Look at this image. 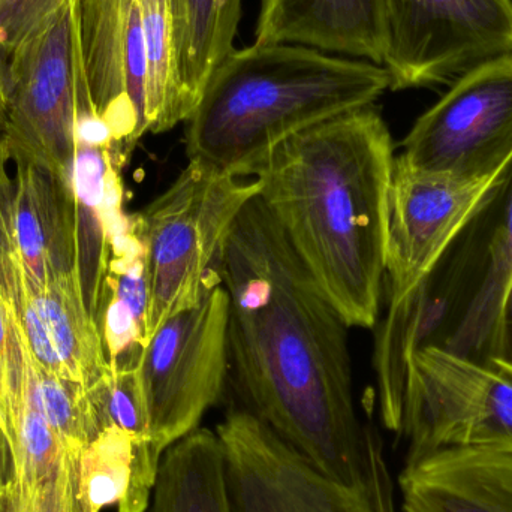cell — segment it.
I'll return each instance as SVG.
<instances>
[{
	"label": "cell",
	"mask_w": 512,
	"mask_h": 512,
	"mask_svg": "<svg viewBox=\"0 0 512 512\" xmlns=\"http://www.w3.org/2000/svg\"><path fill=\"white\" fill-rule=\"evenodd\" d=\"M90 98L123 159L147 132V56L140 0H81Z\"/></svg>",
	"instance_id": "9a60e30c"
},
{
	"label": "cell",
	"mask_w": 512,
	"mask_h": 512,
	"mask_svg": "<svg viewBox=\"0 0 512 512\" xmlns=\"http://www.w3.org/2000/svg\"><path fill=\"white\" fill-rule=\"evenodd\" d=\"M259 191L256 179L189 161L177 179L135 215L149 274L147 340L162 322L200 301L207 283L218 274L234 224Z\"/></svg>",
	"instance_id": "5b68a950"
},
{
	"label": "cell",
	"mask_w": 512,
	"mask_h": 512,
	"mask_svg": "<svg viewBox=\"0 0 512 512\" xmlns=\"http://www.w3.org/2000/svg\"><path fill=\"white\" fill-rule=\"evenodd\" d=\"M390 89L387 69L367 60L289 44L233 50L186 122V156L251 177L283 141L369 107Z\"/></svg>",
	"instance_id": "3957f363"
},
{
	"label": "cell",
	"mask_w": 512,
	"mask_h": 512,
	"mask_svg": "<svg viewBox=\"0 0 512 512\" xmlns=\"http://www.w3.org/2000/svg\"><path fill=\"white\" fill-rule=\"evenodd\" d=\"M400 512H512V444L450 448L403 466Z\"/></svg>",
	"instance_id": "2e32d148"
},
{
	"label": "cell",
	"mask_w": 512,
	"mask_h": 512,
	"mask_svg": "<svg viewBox=\"0 0 512 512\" xmlns=\"http://www.w3.org/2000/svg\"><path fill=\"white\" fill-rule=\"evenodd\" d=\"M234 512H376L369 490L322 474L248 409L219 424Z\"/></svg>",
	"instance_id": "8fae6325"
},
{
	"label": "cell",
	"mask_w": 512,
	"mask_h": 512,
	"mask_svg": "<svg viewBox=\"0 0 512 512\" xmlns=\"http://www.w3.org/2000/svg\"><path fill=\"white\" fill-rule=\"evenodd\" d=\"M511 2H512V0H511Z\"/></svg>",
	"instance_id": "1f68e13d"
},
{
	"label": "cell",
	"mask_w": 512,
	"mask_h": 512,
	"mask_svg": "<svg viewBox=\"0 0 512 512\" xmlns=\"http://www.w3.org/2000/svg\"><path fill=\"white\" fill-rule=\"evenodd\" d=\"M8 65L6 146L69 182L78 114L92 102L81 50L80 2L65 3L33 30L9 53Z\"/></svg>",
	"instance_id": "8992f818"
},
{
	"label": "cell",
	"mask_w": 512,
	"mask_h": 512,
	"mask_svg": "<svg viewBox=\"0 0 512 512\" xmlns=\"http://www.w3.org/2000/svg\"><path fill=\"white\" fill-rule=\"evenodd\" d=\"M376 512H399L397 510L396 499L390 493H381L375 499Z\"/></svg>",
	"instance_id": "f546056e"
},
{
	"label": "cell",
	"mask_w": 512,
	"mask_h": 512,
	"mask_svg": "<svg viewBox=\"0 0 512 512\" xmlns=\"http://www.w3.org/2000/svg\"><path fill=\"white\" fill-rule=\"evenodd\" d=\"M11 477V457H9L8 445H6L2 429H0V511H2L3 495H5L6 486Z\"/></svg>",
	"instance_id": "f1b7e54d"
},
{
	"label": "cell",
	"mask_w": 512,
	"mask_h": 512,
	"mask_svg": "<svg viewBox=\"0 0 512 512\" xmlns=\"http://www.w3.org/2000/svg\"><path fill=\"white\" fill-rule=\"evenodd\" d=\"M71 451L62 477L42 489L21 492L14 480L8 481L0 512H81L75 487V454Z\"/></svg>",
	"instance_id": "d4e9b609"
},
{
	"label": "cell",
	"mask_w": 512,
	"mask_h": 512,
	"mask_svg": "<svg viewBox=\"0 0 512 512\" xmlns=\"http://www.w3.org/2000/svg\"><path fill=\"white\" fill-rule=\"evenodd\" d=\"M405 465L450 448L512 444V370L438 346L411 355L402 424Z\"/></svg>",
	"instance_id": "ba28073f"
},
{
	"label": "cell",
	"mask_w": 512,
	"mask_h": 512,
	"mask_svg": "<svg viewBox=\"0 0 512 512\" xmlns=\"http://www.w3.org/2000/svg\"><path fill=\"white\" fill-rule=\"evenodd\" d=\"M402 158L457 179L499 176L512 159V57L465 75L412 126Z\"/></svg>",
	"instance_id": "30bf717a"
},
{
	"label": "cell",
	"mask_w": 512,
	"mask_h": 512,
	"mask_svg": "<svg viewBox=\"0 0 512 512\" xmlns=\"http://www.w3.org/2000/svg\"><path fill=\"white\" fill-rule=\"evenodd\" d=\"M218 271L230 297V366L248 411L322 474L369 490L349 327L259 195L234 224Z\"/></svg>",
	"instance_id": "6da1fadb"
},
{
	"label": "cell",
	"mask_w": 512,
	"mask_h": 512,
	"mask_svg": "<svg viewBox=\"0 0 512 512\" xmlns=\"http://www.w3.org/2000/svg\"><path fill=\"white\" fill-rule=\"evenodd\" d=\"M0 140H2V129H0Z\"/></svg>",
	"instance_id": "4dcf8cb0"
},
{
	"label": "cell",
	"mask_w": 512,
	"mask_h": 512,
	"mask_svg": "<svg viewBox=\"0 0 512 512\" xmlns=\"http://www.w3.org/2000/svg\"><path fill=\"white\" fill-rule=\"evenodd\" d=\"M228 321L230 297L218 271L200 301L162 322L144 346L138 375L162 454L198 429L221 399L230 369Z\"/></svg>",
	"instance_id": "52a82bcc"
},
{
	"label": "cell",
	"mask_w": 512,
	"mask_h": 512,
	"mask_svg": "<svg viewBox=\"0 0 512 512\" xmlns=\"http://www.w3.org/2000/svg\"><path fill=\"white\" fill-rule=\"evenodd\" d=\"M255 44L301 45L382 66L384 0H262Z\"/></svg>",
	"instance_id": "ac0fdd59"
},
{
	"label": "cell",
	"mask_w": 512,
	"mask_h": 512,
	"mask_svg": "<svg viewBox=\"0 0 512 512\" xmlns=\"http://www.w3.org/2000/svg\"><path fill=\"white\" fill-rule=\"evenodd\" d=\"M0 213L12 248L38 285L81 289L71 183L0 140Z\"/></svg>",
	"instance_id": "4fadbf2b"
},
{
	"label": "cell",
	"mask_w": 512,
	"mask_h": 512,
	"mask_svg": "<svg viewBox=\"0 0 512 512\" xmlns=\"http://www.w3.org/2000/svg\"><path fill=\"white\" fill-rule=\"evenodd\" d=\"M150 512H234L218 433L195 429L165 450Z\"/></svg>",
	"instance_id": "ffe728a7"
},
{
	"label": "cell",
	"mask_w": 512,
	"mask_h": 512,
	"mask_svg": "<svg viewBox=\"0 0 512 512\" xmlns=\"http://www.w3.org/2000/svg\"><path fill=\"white\" fill-rule=\"evenodd\" d=\"M123 164L116 147L75 140L69 183L77 227L78 273L84 304L98 327L111 242L129 222L123 213Z\"/></svg>",
	"instance_id": "e0dca14e"
},
{
	"label": "cell",
	"mask_w": 512,
	"mask_h": 512,
	"mask_svg": "<svg viewBox=\"0 0 512 512\" xmlns=\"http://www.w3.org/2000/svg\"><path fill=\"white\" fill-rule=\"evenodd\" d=\"M8 54L0 48V129L5 126L8 113L9 69Z\"/></svg>",
	"instance_id": "83f0119b"
},
{
	"label": "cell",
	"mask_w": 512,
	"mask_h": 512,
	"mask_svg": "<svg viewBox=\"0 0 512 512\" xmlns=\"http://www.w3.org/2000/svg\"><path fill=\"white\" fill-rule=\"evenodd\" d=\"M492 363L512 370V282L505 292L496 324Z\"/></svg>",
	"instance_id": "4316f807"
},
{
	"label": "cell",
	"mask_w": 512,
	"mask_h": 512,
	"mask_svg": "<svg viewBox=\"0 0 512 512\" xmlns=\"http://www.w3.org/2000/svg\"><path fill=\"white\" fill-rule=\"evenodd\" d=\"M501 174L457 179L417 170L402 156L394 158L385 249L390 306L426 279Z\"/></svg>",
	"instance_id": "7c38bea8"
},
{
	"label": "cell",
	"mask_w": 512,
	"mask_h": 512,
	"mask_svg": "<svg viewBox=\"0 0 512 512\" xmlns=\"http://www.w3.org/2000/svg\"><path fill=\"white\" fill-rule=\"evenodd\" d=\"M512 57L511 0H384L390 90L453 86Z\"/></svg>",
	"instance_id": "9c48e42d"
},
{
	"label": "cell",
	"mask_w": 512,
	"mask_h": 512,
	"mask_svg": "<svg viewBox=\"0 0 512 512\" xmlns=\"http://www.w3.org/2000/svg\"><path fill=\"white\" fill-rule=\"evenodd\" d=\"M394 147L375 105L283 141L256 168L259 198L349 328L381 306Z\"/></svg>",
	"instance_id": "7a4b0ae2"
},
{
	"label": "cell",
	"mask_w": 512,
	"mask_h": 512,
	"mask_svg": "<svg viewBox=\"0 0 512 512\" xmlns=\"http://www.w3.org/2000/svg\"><path fill=\"white\" fill-rule=\"evenodd\" d=\"M87 393H89L98 433L116 427L144 441L152 442L149 414H147L138 367L137 369L108 367L107 373L92 388H89Z\"/></svg>",
	"instance_id": "cb8c5ba5"
},
{
	"label": "cell",
	"mask_w": 512,
	"mask_h": 512,
	"mask_svg": "<svg viewBox=\"0 0 512 512\" xmlns=\"http://www.w3.org/2000/svg\"><path fill=\"white\" fill-rule=\"evenodd\" d=\"M81 0H0V48L11 53L65 3Z\"/></svg>",
	"instance_id": "484cf974"
},
{
	"label": "cell",
	"mask_w": 512,
	"mask_h": 512,
	"mask_svg": "<svg viewBox=\"0 0 512 512\" xmlns=\"http://www.w3.org/2000/svg\"><path fill=\"white\" fill-rule=\"evenodd\" d=\"M24 387L33 405L66 450H83L99 435L87 388L44 369L33 357L26 342Z\"/></svg>",
	"instance_id": "603a6c76"
},
{
	"label": "cell",
	"mask_w": 512,
	"mask_h": 512,
	"mask_svg": "<svg viewBox=\"0 0 512 512\" xmlns=\"http://www.w3.org/2000/svg\"><path fill=\"white\" fill-rule=\"evenodd\" d=\"M0 297L24 342L48 372L92 388L107 373L101 330L81 289L33 282L15 255L0 213Z\"/></svg>",
	"instance_id": "5bb4252c"
},
{
	"label": "cell",
	"mask_w": 512,
	"mask_h": 512,
	"mask_svg": "<svg viewBox=\"0 0 512 512\" xmlns=\"http://www.w3.org/2000/svg\"><path fill=\"white\" fill-rule=\"evenodd\" d=\"M164 454L125 430L105 429L75 454L81 512H146Z\"/></svg>",
	"instance_id": "d6986e66"
},
{
	"label": "cell",
	"mask_w": 512,
	"mask_h": 512,
	"mask_svg": "<svg viewBox=\"0 0 512 512\" xmlns=\"http://www.w3.org/2000/svg\"><path fill=\"white\" fill-rule=\"evenodd\" d=\"M170 3L176 21L180 78L194 113L210 75L234 50L243 0H170Z\"/></svg>",
	"instance_id": "44dd1931"
},
{
	"label": "cell",
	"mask_w": 512,
	"mask_h": 512,
	"mask_svg": "<svg viewBox=\"0 0 512 512\" xmlns=\"http://www.w3.org/2000/svg\"><path fill=\"white\" fill-rule=\"evenodd\" d=\"M147 56V132L164 134L192 110L180 78L176 21L170 0H140Z\"/></svg>",
	"instance_id": "7402d4cb"
},
{
	"label": "cell",
	"mask_w": 512,
	"mask_h": 512,
	"mask_svg": "<svg viewBox=\"0 0 512 512\" xmlns=\"http://www.w3.org/2000/svg\"><path fill=\"white\" fill-rule=\"evenodd\" d=\"M512 282V159L426 279L388 313L375 343L379 415L402 423L406 370L423 346L492 363L496 324Z\"/></svg>",
	"instance_id": "277c9868"
}]
</instances>
